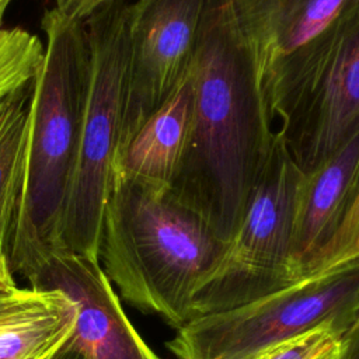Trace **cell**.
I'll use <instances>...</instances> for the list:
<instances>
[{
	"mask_svg": "<svg viewBox=\"0 0 359 359\" xmlns=\"http://www.w3.org/2000/svg\"><path fill=\"white\" fill-rule=\"evenodd\" d=\"M109 0H53V8L67 21L83 22Z\"/></svg>",
	"mask_w": 359,
	"mask_h": 359,
	"instance_id": "obj_18",
	"label": "cell"
},
{
	"mask_svg": "<svg viewBox=\"0 0 359 359\" xmlns=\"http://www.w3.org/2000/svg\"><path fill=\"white\" fill-rule=\"evenodd\" d=\"M52 359H88L81 351L69 345L67 342L62 346V349Z\"/></svg>",
	"mask_w": 359,
	"mask_h": 359,
	"instance_id": "obj_21",
	"label": "cell"
},
{
	"mask_svg": "<svg viewBox=\"0 0 359 359\" xmlns=\"http://www.w3.org/2000/svg\"><path fill=\"white\" fill-rule=\"evenodd\" d=\"M32 107V81L0 102V255L7 238L25 171Z\"/></svg>",
	"mask_w": 359,
	"mask_h": 359,
	"instance_id": "obj_14",
	"label": "cell"
},
{
	"mask_svg": "<svg viewBox=\"0 0 359 359\" xmlns=\"http://www.w3.org/2000/svg\"><path fill=\"white\" fill-rule=\"evenodd\" d=\"M76 318L74 300L39 289L34 303L0 321V359H52L73 334Z\"/></svg>",
	"mask_w": 359,
	"mask_h": 359,
	"instance_id": "obj_13",
	"label": "cell"
},
{
	"mask_svg": "<svg viewBox=\"0 0 359 359\" xmlns=\"http://www.w3.org/2000/svg\"><path fill=\"white\" fill-rule=\"evenodd\" d=\"M189 76L191 135L170 192L226 243L275 135L227 0H210Z\"/></svg>",
	"mask_w": 359,
	"mask_h": 359,
	"instance_id": "obj_1",
	"label": "cell"
},
{
	"mask_svg": "<svg viewBox=\"0 0 359 359\" xmlns=\"http://www.w3.org/2000/svg\"><path fill=\"white\" fill-rule=\"evenodd\" d=\"M209 4L210 0H136L128 6L129 73L121 153L187 79Z\"/></svg>",
	"mask_w": 359,
	"mask_h": 359,
	"instance_id": "obj_8",
	"label": "cell"
},
{
	"mask_svg": "<svg viewBox=\"0 0 359 359\" xmlns=\"http://www.w3.org/2000/svg\"><path fill=\"white\" fill-rule=\"evenodd\" d=\"M18 290V286L14 280V275L10 271L6 255H0V297L13 294Z\"/></svg>",
	"mask_w": 359,
	"mask_h": 359,
	"instance_id": "obj_20",
	"label": "cell"
},
{
	"mask_svg": "<svg viewBox=\"0 0 359 359\" xmlns=\"http://www.w3.org/2000/svg\"><path fill=\"white\" fill-rule=\"evenodd\" d=\"M359 181V128L325 160L303 172L294 210L290 272L310 278L338 230Z\"/></svg>",
	"mask_w": 359,
	"mask_h": 359,
	"instance_id": "obj_11",
	"label": "cell"
},
{
	"mask_svg": "<svg viewBox=\"0 0 359 359\" xmlns=\"http://www.w3.org/2000/svg\"><path fill=\"white\" fill-rule=\"evenodd\" d=\"M0 1H1V0H0Z\"/></svg>",
	"mask_w": 359,
	"mask_h": 359,
	"instance_id": "obj_25",
	"label": "cell"
},
{
	"mask_svg": "<svg viewBox=\"0 0 359 359\" xmlns=\"http://www.w3.org/2000/svg\"><path fill=\"white\" fill-rule=\"evenodd\" d=\"M302 177L283 137L275 132L238 224L194 296V317L254 302L293 283L290 257Z\"/></svg>",
	"mask_w": 359,
	"mask_h": 359,
	"instance_id": "obj_5",
	"label": "cell"
},
{
	"mask_svg": "<svg viewBox=\"0 0 359 359\" xmlns=\"http://www.w3.org/2000/svg\"><path fill=\"white\" fill-rule=\"evenodd\" d=\"M344 328L334 324H321L272 344L248 359H344Z\"/></svg>",
	"mask_w": 359,
	"mask_h": 359,
	"instance_id": "obj_16",
	"label": "cell"
},
{
	"mask_svg": "<svg viewBox=\"0 0 359 359\" xmlns=\"http://www.w3.org/2000/svg\"><path fill=\"white\" fill-rule=\"evenodd\" d=\"M358 313L359 258L254 302L194 317L165 345L178 359H248L321 324L346 331Z\"/></svg>",
	"mask_w": 359,
	"mask_h": 359,
	"instance_id": "obj_6",
	"label": "cell"
},
{
	"mask_svg": "<svg viewBox=\"0 0 359 359\" xmlns=\"http://www.w3.org/2000/svg\"><path fill=\"white\" fill-rule=\"evenodd\" d=\"M128 6L125 0H109L83 21L87 84L62 223V248L63 254L97 262L122 143L129 73Z\"/></svg>",
	"mask_w": 359,
	"mask_h": 359,
	"instance_id": "obj_4",
	"label": "cell"
},
{
	"mask_svg": "<svg viewBox=\"0 0 359 359\" xmlns=\"http://www.w3.org/2000/svg\"><path fill=\"white\" fill-rule=\"evenodd\" d=\"M42 57L38 35L20 27L0 28V101L35 79Z\"/></svg>",
	"mask_w": 359,
	"mask_h": 359,
	"instance_id": "obj_15",
	"label": "cell"
},
{
	"mask_svg": "<svg viewBox=\"0 0 359 359\" xmlns=\"http://www.w3.org/2000/svg\"><path fill=\"white\" fill-rule=\"evenodd\" d=\"M41 27L43 57L32 80L25 171L6 245L10 271L27 282L52 257L63 254L62 223L88 66L84 22L67 21L52 7Z\"/></svg>",
	"mask_w": 359,
	"mask_h": 359,
	"instance_id": "obj_2",
	"label": "cell"
},
{
	"mask_svg": "<svg viewBox=\"0 0 359 359\" xmlns=\"http://www.w3.org/2000/svg\"><path fill=\"white\" fill-rule=\"evenodd\" d=\"M28 285L60 290L74 300L77 318L67 344L88 359H160L129 321L100 262L73 254L55 255Z\"/></svg>",
	"mask_w": 359,
	"mask_h": 359,
	"instance_id": "obj_10",
	"label": "cell"
},
{
	"mask_svg": "<svg viewBox=\"0 0 359 359\" xmlns=\"http://www.w3.org/2000/svg\"><path fill=\"white\" fill-rule=\"evenodd\" d=\"M272 126L316 45L356 0H227Z\"/></svg>",
	"mask_w": 359,
	"mask_h": 359,
	"instance_id": "obj_9",
	"label": "cell"
},
{
	"mask_svg": "<svg viewBox=\"0 0 359 359\" xmlns=\"http://www.w3.org/2000/svg\"><path fill=\"white\" fill-rule=\"evenodd\" d=\"M194 109V86L187 79L144 121L123 147L118 172L126 180L170 191L188 149Z\"/></svg>",
	"mask_w": 359,
	"mask_h": 359,
	"instance_id": "obj_12",
	"label": "cell"
},
{
	"mask_svg": "<svg viewBox=\"0 0 359 359\" xmlns=\"http://www.w3.org/2000/svg\"><path fill=\"white\" fill-rule=\"evenodd\" d=\"M1 101H3V100H1ZM1 101H0V102H1Z\"/></svg>",
	"mask_w": 359,
	"mask_h": 359,
	"instance_id": "obj_23",
	"label": "cell"
},
{
	"mask_svg": "<svg viewBox=\"0 0 359 359\" xmlns=\"http://www.w3.org/2000/svg\"><path fill=\"white\" fill-rule=\"evenodd\" d=\"M1 1H3V0H1Z\"/></svg>",
	"mask_w": 359,
	"mask_h": 359,
	"instance_id": "obj_24",
	"label": "cell"
},
{
	"mask_svg": "<svg viewBox=\"0 0 359 359\" xmlns=\"http://www.w3.org/2000/svg\"><path fill=\"white\" fill-rule=\"evenodd\" d=\"M345 356L344 359H359V313L344 334Z\"/></svg>",
	"mask_w": 359,
	"mask_h": 359,
	"instance_id": "obj_19",
	"label": "cell"
},
{
	"mask_svg": "<svg viewBox=\"0 0 359 359\" xmlns=\"http://www.w3.org/2000/svg\"><path fill=\"white\" fill-rule=\"evenodd\" d=\"M272 128L303 172L359 128V0L338 17L303 63L275 111Z\"/></svg>",
	"mask_w": 359,
	"mask_h": 359,
	"instance_id": "obj_7",
	"label": "cell"
},
{
	"mask_svg": "<svg viewBox=\"0 0 359 359\" xmlns=\"http://www.w3.org/2000/svg\"><path fill=\"white\" fill-rule=\"evenodd\" d=\"M359 258V181L355 189V194L352 196V201L349 203V208L324 248L317 266H316V273L342 265L345 262L353 261Z\"/></svg>",
	"mask_w": 359,
	"mask_h": 359,
	"instance_id": "obj_17",
	"label": "cell"
},
{
	"mask_svg": "<svg viewBox=\"0 0 359 359\" xmlns=\"http://www.w3.org/2000/svg\"><path fill=\"white\" fill-rule=\"evenodd\" d=\"M8 3H10V0H3V1H0V28H1V24H3L4 13H6V10H7Z\"/></svg>",
	"mask_w": 359,
	"mask_h": 359,
	"instance_id": "obj_22",
	"label": "cell"
},
{
	"mask_svg": "<svg viewBox=\"0 0 359 359\" xmlns=\"http://www.w3.org/2000/svg\"><path fill=\"white\" fill-rule=\"evenodd\" d=\"M226 243L170 191L116 174L105 209L98 262L130 306L181 328Z\"/></svg>",
	"mask_w": 359,
	"mask_h": 359,
	"instance_id": "obj_3",
	"label": "cell"
}]
</instances>
